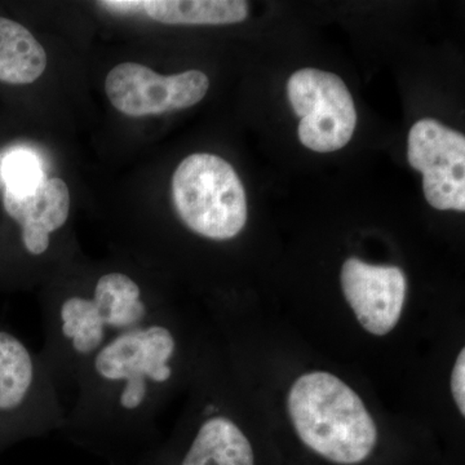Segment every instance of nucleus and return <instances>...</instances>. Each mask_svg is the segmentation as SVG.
I'll use <instances>...</instances> for the list:
<instances>
[{
	"label": "nucleus",
	"mask_w": 465,
	"mask_h": 465,
	"mask_svg": "<svg viewBox=\"0 0 465 465\" xmlns=\"http://www.w3.org/2000/svg\"><path fill=\"white\" fill-rule=\"evenodd\" d=\"M287 407L302 443L332 463H362L375 449L374 419L338 376L326 371L300 376L291 387Z\"/></svg>",
	"instance_id": "obj_1"
},
{
	"label": "nucleus",
	"mask_w": 465,
	"mask_h": 465,
	"mask_svg": "<svg viewBox=\"0 0 465 465\" xmlns=\"http://www.w3.org/2000/svg\"><path fill=\"white\" fill-rule=\"evenodd\" d=\"M174 207L183 224L202 237L231 240L247 222L246 192L234 168L217 155L195 153L173 177Z\"/></svg>",
	"instance_id": "obj_2"
},
{
	"label": "nucleus",
	"mask_w": 465,
	"mask_h": 465,
	"mask_svg": "<svg viewBox=\"0 0 465 465\" xmlns=\"http://www.w3.org/2000/svg\"><path fill=\"white\" fill-rule=\"evenodd\" d=\"M287 96L295 114L302 118L299 139L317 153L344 148L357 124L353 97L341 76L323 70H299L291 75Z\"/></svg>",
	"instance_id": "obj_3"
},
{
	"label": "nucleus",
	"mask_w": 465,
	"mask_h": 465,
	"mask_svg": "<svg viewBox=\"0 0 465 465\" xmlns=\"http://www.w3.org/2000/svg\"><path fill=\"white\" fill-rule=\"evenodd\" d=\"M407 159L423 173L425 200L440 211H465V137L434 119H421L409 134Z\"/></svg>",
	"instance_id": "obj_4"
},
{
	"label": "nucleus",
	"mask_w": 465,
	"mask_h": 465,
	"mask_svg": "<svg viewBox=\"0 0 465 465\" xmlns=\"http://www.w3.org/2000/svg\"><path fill=\"white\" fill-rule=\"evenodd\" d=\"M208 88L210 81L200 70L164 76L134 63L113 67L105 79L112 105L122 114L136 118L191 108L206 96Z\"/></svg>",
	"instance_id": "obj_5"
},
{
	"label": "nucleus",
	"mask_w": 465,
	"mask_h": 465,
	"mask_svg": "<svg viewBox=\"0 0 465 465\" xmlns=\"http://www.w3.org/2000/svg\"><path fill=\"white\" fill-rule=\"evenodd\" d=\"M143 314L145 305L140 300L139 286L122 273L103 275L94 300L72 298L61 308L63 331L82 354L100 347L105 326H134Z\"/></svg>",
	"instance_id": "obj_6"
},
{
	"label": "nucleus",
	"mask_w": 465,
	"mask_h": 465,
	"mask_svg": "<svg viewBox=\"0 0 465 465\" xmlns=\"http://www.w3.org/2000/svg\"><path fill=\"white\" fill-rule=\"evenodd\" d=\"M174 351L173 333L161 326L122 335L97 354V372L109 381H127L121 396L122 406L136 409L146 394L145 379L163 382L171 376L167 365Z\"/></svg>",
	"instance_id": "obj_7"
},
{
	"label": "nucleus",
	"mask_w": 465,
	"mask_h": 465,
	"mask_svg": "<svg viewBox=\"0 0 465 465\" xmlns=\"http://www.w3.org/2000/svg\"><path fill=\"white\" fill-rule=\"evenodd\" d=\"M341 280L345 300L366 331L384 336L397 326L407 293L402 269L349 258L342 264Z\"/></svg>",
	"instance_id": "obj_8"
},
{
	"label": "nucleus",
	"mask_w": 465,
	"mask_h": 465,
	"mask_svg": "<svg viewBox=\"0 0 465 465\" xmlns=\"http://www.w3.org/2000/svg\"><path fill=\"white\" fill-rule=\"evenodd\" d=\"M3 206L23 229V242L33 255L50 247V234L65 224L70 211V192L64 180L43 182L30 194L16 197L5 192Z\"/></svg>",
	"instance_id": "obj_9"
},
{
	"label": "nucleus",
	"mask_w": 465,
	"mask_h": 465,
	"mask_svg": "<svg viewBox=\"0 0 465 465\" xmlns=\"http://www.w3.org/2000/svg\"><path fill=\"white\" fill-rule=\"evenodd\" d=\"M47 66L45 47L25 26L0 16V82L30 84Z\"/></svg>",
	"instance_id": "obj_10"
},
{
	"label": "nucleus",
	"mask_w": 465,
	"mask_h": 465,
	"mask_svg": "<svg viewBox=\"0 0 465 465\" xmlns=\"http://www.w3.org/2000/svg\"><path fill=\"white\" fill-rule=\"evenodd\" d=\"M142 5L146 16L167 25H228L249 15L242 0H143Z\"/></svg>",
	"instance_id": "obj_11"
},
{
	"label": "nucleus",
	"mask_w": 465,
	"mask_h": 465,
	"mask_svg": "<svg viewBox=\"0 0 465 465\" xmlns=\"http://www.w3.org/2000/svg\"><path fill=\"white\" fill-rule=\"evenodd\" d=\"M183 465H255V458L240 428L217 416L202 425Z\"/></svg>",
	"instance_id": "obj_12"
},
{
	"label": "nucleus",
	"mask_w": 465,
	"mask_h": 465,
	"mask_svg": "<svg viewBox=\"0 0 465 465\" xmlns=\"http://www.w3.org/2000/svg\"><path fill=\"white\" fill-rule=\"evenodd\" d=\"M33 381L29 351L7 332H0V409H15L25 399Z\"/></svg>",
	"instance_id": "obj_13"
},
{
	"label": "nucleus",
	"mask_w": 465,
	"mask_h": 465,
	"mask_svg": "<svg viewBox=\"0 0 465 465\" xmlns=\"http://www.w3.org/2000/svg\"><path fill=\"white\" fill-rule=\"evenodd\" d=\"M5 192L23 197L30 194L48 179L41 159L29 149H14L8 152L0 164Z\"/></svg>",
	"instance_id": "obj_14"
},
{
	"label": "nucleus",
	"mask_w": 465,
	"mask_h": 465,
	"mask_svg": "<svg viewBox=\"0 0 465 465\" xmlns=\"http://www.w3.org/2000/svg\"><path fill=\"white\" fill-rule=\"evenodd\" d=\"M451 393L459 411L465 415V351H460L451 372Z\"/></svg>",
	"instance_id": "obj_15"
},
{
	"label": "nucleus",
	"mask_w": 465,
	"mask_h": 465,
	"mask_svg": "<svg viewBox=\"0 0 465 465\" xmlns=\"http://www.w3.org/2000/svg\"><path fill=\"white\" fill-rule=\"evenodd\" d=\"M97 5L108 9V11L119 12V14L124 15L143 12L142 2H136V0H108V2H99Z\"/></svg>",
	"instance_id": "obj_16"
}]
</instances>
